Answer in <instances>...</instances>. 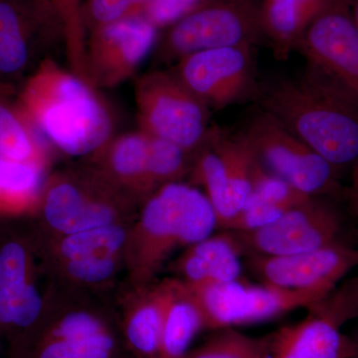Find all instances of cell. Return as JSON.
<instances>
[{"label": "cell", "mask_w": 358, "mask_h": 358, "mask_svg": "<svg viewBox=\"0 0 358 358\" xmlns=\"http://www.w3.org/2000/svg\"><path fill=\"white\" fill-rule=\"evenodd\" d=\"M166 301V280L145 291L127 310L122 339L134 358H159Z\"/></svg>", "instance_id": "d6986e66"}, {"label": "cell", "mask_w": 358, "mask_h": 358, "mask_svg": "<svg viewBox=\"0 0 358 358\" xmlns=\"http://www.w3.org/2000/svg\"><path fill=\"white\" fill-rule=\"evenodd\" d=\"M150 0H88L83 4L85 27L88 31L143 14Z\"/></svg>", "instance_id": "4dcf8cb0"}, {"label": "cell", "mask_w": 358, "mask_h": 358, "mask_svg": "<svg viewBox=\"0 0 358 358\" xmlns=\"http://www.w3.org/2000/svg\"><path fill=\"white\" fill-rule=\"evenodd\" d=\"M338 203L329 197L312 196L262 228L229 232L242 256L294 255L343 242L357 243Z\"/></svg>", "instance_id": "277c9868"}, {"label": "cell", "mask_w": 358, "mask_h": 358, "mask_svg": "<svg viewBox=\"0 0 358 358\" xmlns=\"http://www.w3.org/2000/svg\"><path fill=\"white\" fill-rule=\"evenodd\" d=\"M62 29L71 71L87 81L85 72L87 30L82 0H47Z\"/></svg>", "instance_id": "d4e9b609"}, {"label": "cell", "mask_w": 358, "mask_h": 358, "mask_svg": "<svg viewBox=\"0 0 358 358\" xmlns=\"http://www.w3.org/2000/svg\"><path fill=\"white\" fill-rule=\"evenodd\" d=\"M117 256L90 257L66 261V272L72 279L96 285L108 281L117 272Z\"/></svg>", "instance_id": "836d02e7"}, {"label": "cell", "mask_w": 358, "mask_h": 358, "mask_svg": "<svg viewBox=\"0 0 358 358\" xmlns=\"http://www.w3.org/2000/svg\"><path fill=\"white\" fill-rule=\"evenodd\" d=\"M37 1L41 2V3L46 4V6H49L48 2H47V0H37Z\"/></svg>", "instance_id": "ab89813d"}, {"label": "cell", "mask_w": 358, "mask_h": 358, "mask_svg": "<svg viewBox=\"0 0 358 358\" xmlns=\"http://www.w3.org/2000/svg\"><path fill=\"white\" fill-rule=\"evenodd\" d=\"M188 247L173 264L180 281L199 285L241 279L242 254L229 231L222 230Z\"/></svg>", "instance_id": "5bb4252c"}, {"label": "cell", "mask_w": 358, "mask_h": 358, "mask_svg": "<svg viewBox=\"0 0 358 358\" xmlns=\"http://www.w3.org/2000/svg\"><path fill=\"white\" fill-rule=\"evenodd\" d=\"M185 358H271L270 334L254 338L235 327L217 329L206 343Z\"/></svg>", "instance_id": "cb8c5ba5"}, {"label": "cell", "mask_w": 358, "mask_h": 358, "mask_svg": "<svg viewBox=\"0 0 358 358\" xmlns=\"http://www.w3.org/2000/svg\"><path fill=\"white\" fill-rule=\"evenodd\" d=\"M129 232L119 223L65 235L59 246L65 261L90 257L119 256L127 246Z\"/></svg>", "instance_id": "603a6c76"}, {"label": "cell", "mask_w": 358, "mask_h": 358, "mask_svg": "<svg viewBox=\"0 0 358 358\" xmlns=\"http://www.w3.org/2000/svg\"><path fill=\"white\" fill-rule=\"evenodd\" d=\"M331 293L320 289H288L245 282L235 327L258 324L281 317L296 308L313 307Z\"/></svg>", "instance_id": "7402d4cb"}, {"label": "cell", "mask_w": 358, "mask_h": 358, "mask_svg": "<svg viewBox=\"0 0 358 358\" xmlns=\"http://www.w3.org/2000/svg\"><path fill=\"white\" fill-rule=\"evenodd\" d=\"M141 131L196 152L210 129L209 108L176 75L155 71L136 83Z\"/></svg>", "instance_id": "8992f818"}, {"label": "cell", "mask_w": 358, "mask_h": 358, "mask_svg": "<svg viewBox=\"0 0 358 358\" xmlns=\"http://www.w3.org/2000/svg\"><path fill=\"white\" fill-rule=\"evenodd\" d=\"M202 329L203 315L188 287L178 279L166 280L159 358H185Z\"/></svg>", "instance_id": "2e32d148"}, {"label": "cell", "mask_w": 358, "mask_h": 358, "mask_svg": "<svg viewBox=\"0 0 358 358\" xmlns=\"http://www.w3.org/2000/svg\"><path fill=\"white\" fill-rule=\"evenodd\" d=\"M27 59L28 47L21 14L13 2L0 0V72H17Z\"/></svg>", "instance_id": "4316f807"}, {"label": "cell", "mask_w": 358, "mask_h": 358, "mask_svg": "<svg viewBox=\"0 0 358 358\" xmlns=\"http://www.w3.org/2000/svg\"><path fill=\"white\" fill-rule=\"evenodd\" d=\"M28 103L45 138L65 154H95L110 140L112 117L95 87L54 61L33 80Z\"/></svg>", "instance_id": "7a4b0ae2"}, {"label": "cell", "mask_w": 358, "mask_h": 358, "mask_svg": "<svg viewBox=\"0 0 358 358\" xmlns=\"http://www.w3.org/2000/svg\"><path fill=\"white\" fill-rule=\"evenodd\" d=\"M150 136L148 182L152 193L167 183L178 182L190 171V152L169 141Z\"/></svg>", "instance_id": "484cf974"}, {"label": "cell", "mask_w": 358, "mask_h": 358, "mask_svg": "<svg viewBox=\"0 0 358 358\" xmlns=\"http://www.w3.org/2000/svg\"><path fill=\"white\" fill-rule=\"evenodd\" d=\"M206 0H150L143 15L157 28L182 20L186 15L203 6Z\"/></svg>", "instance_id": "e575fe53"}, {"label": "cell", "mask_w": 358, "mask_h": 358, "mask_svg": "<svg viewBox=\"0 0 358 358\" xmlns=\"http://www.w3.org/2000/svg\"><path fill=\"white\" fill-rule=\"evenodd\" d=\"M38 148L41 147L34 143L15 115L0 106V155L13 162H27Z\"/></svg>", "instance_id": "f1b7e54d"}, {"label": "cell", "mask_w": 358, "mask_h": 358, "mask_svg": "<svg viewBox=\"0 0 358 358\" xmlns=\"http://www.w3.org/2000/svg\"><path fill=\"white\" fill-rule=\"evenodd\" d=\"M148 141L150 136L141 129L110 140L96 152L103 166L100 173L117 187L150 196Z\"/></svg>", "instance_id": "e0dca14e"}, {"label": "cell", "mask_w": 358, "mask_h": 358, "mask_svg": "<svg viewBox=\"0 0 358 358\" xmlns=\"http://www.w3.org/2000/svg\"><path fill=\"white\" fill-rule=\"evenodd\" d=\"M244 257L250 272L263 285L331 293L339 281L357 267L358 244L343 242L294 255Z\"/></svg>", "instance_id": "8fae6325"}, {"label": "cell", "mask_w": 358, "mask_h": 358, "mask_svg": "<svg viewBox=\"0 0 358 358\" xmlns=\"http://www.w3.org/2000/svg\"><path fill=\"white\" fill-rule=\"evenodd\" d=\"M242 133L264 166L308 196L343 201L345 187L338 169L289 131L279 120L260 110Z\"/></svg>", "instance_id": "5b68a950"}, {"label": "cell", "mask_w": 358, "mask_h": 358, "mask_svg": "<svg viewBox=\"0 0 358 358\" xmlns=\"http://www.w3.org/2000/svg\"><path fill=\"white\" fill-rule=\"evenodd\" d=\"M214 145L217 148L223 164L226 182V204L220 224L229 220L241 210L251 192V167L256 154L248 138L239 134L227 136L220 129H213Z\"/></svg>", "instance_id": "44dd1931"}, {"label": "cell", "mask_w": 358, "mask_h": 358, "mask_svg": "<svg viewBox=\"0 0 358 358\" xmlns=\"http://www.w3.org/2000/svg\"><path fill=\"white\" fill-rule=\"evenodd\" d=\"M41 169L28 162H13L0 155V192L13 196H31L38 190Z\"/></svg>", "instance_id": "1f68e13d"}, {"label": "cell", "mask_w": 358, "mask_h": 358, "mask_svg": "<svg viewBox=\"0 0 358 358\" xmlns=\"http://www.w3.org/2000/svg\"><path fill=\"white\" fill-rule=\"evenodd\" d=\"M44 334L69 341L86 358H134L109 324L88 310L60 315Z\"/></svg>", "instance_id": "ac0fdd59"}, {"label": "cell", "mask_w": 358, "mask_h": 358, "mask_svg": "<svg viewBox=\"0 0 358 358\" xmlns=\"http://www.w3.org/2000/svg\"><path fill=\"white\" fill-rule=\"evenodd\" d=\"M262 30V21L244 4L224 2L202 6L174 23L160 45L159 58L178 61L196 52L253 46Z\"/></svg>", "instance_id": "9c48e42d"}, {"label": "cell", "mask_w": 358, "mask_h": 358, "mask_svg": "<svg viewBox=\"0 0 358 358\" xmlns=\"http://www.w3.org/2000/svg\"><path fill=\"white\" fill-rule=\"evenodd\" d=\"M308 69L358 103V30L348 0H333L310 23L296 49Z\"/></svg>", "instance_id": "ba28073f"}, {"label": "cell", "mask_w": 358, "mask_h": 358, "mask_svg": "<svg viewBox=\"0 0 358 358\" xmlns=\"http://www.w3.org/2000/svg\"><path fill=\"white\" fill-rule=\"evenodd\" d=\"M250 181L251 193L270 203L279 205L288 210L312 197L268 171L257 155L252 164Z\"/></svg>", "instance_id": "83f0119b"}, {"label": "cell", "mask_w": 358, "mask_h": 358, "mask_svg": "<svg viewBox=\"0 0 358 358\" xmlns=\"http://www.w3.org/2000/svg\"><path fill=\"white\" fill-rule=\"evenodd\" d=\"M322 313L308 310L300 322L270 334L271 358H352L350 336Z\"/></svg>", "instance_id": "4fadbf2b"}, {"label": "cell", "mask_w": 358, "mask_h": 358, "mask_svg": "<svg viewBox=\"0 0 358 358\" xmlns=\"http://www.w3.org/2000/svg\"><path fill=\"white\" fill-rule=\"evenodd\" d=\"M157 29L138 14L90 31L85 58L88 83L114 87L133 76L155 46Z\"/></svg>", "instance_id": "30bf717a"}, {"label": "cell", "mask_w": 358, "mask_h": 358, "mask_svg": "<svg viewBox=\"0 0 358 358\" xmlns=\"http://www.w3.org/2000/svg\"><path fill=\"white\" fill-rule=\"evenodd\" d=\"M173 74L213 110L255 100L257 79L253 46L225 47L179 59Z\"/></svg>", "instance_id": "52a82bcc"}, {"label": "cell", "mask_w": 358, "mask_h": 358, "mask_svg": "<svg viewBox=\"0 0 358 358\" xmlns=\"http://www.w3.org/2000/svg\"><path fill=\"white\" fill-rule=\"evenodd\" d=\"M348 3L352 4V17L353 20H355V25H357L358 30V0H348Z\"/></svg>", "instance_id": "f35d334b"}, {"label": "cell", "mask_w": 358, "mask_h": 358, "mask_svg": "<svg viewBox=\"0 0 358 358\" xmlns=\"http://www.w3.org/2000/svg\"><path fill=\"white\" fill-rule=\"evenodd\" d=\"M42 310L41 296L26 282V255L20 244L9 243L0 252V324L29 329Z\"/></svg>", "instance_id": "9a60e30c"}, {"label": "cell", "mask_w": 358, "mask_h": 358, "mask_svg": "<svg viewBox=\"0 0 358 358\" xmlns=\"http://www.w3.org/2000/svg\"><path fill=\"white\" fill-rule=\"evenodd\" d=\"M352 167V182L350 187L345 188L343 201L345 203V212L348 224L358 243V159Z\"/></svg>", "instance_id": "8d00e7d4"}, {"label": "cell", "mask_w": 358, "mask_h": 358, "mask_svg": "<svg viewBox=\"0 0 358 358\" xmlns=\"http://www.w3.org/2000/svg\"><path fill=\"white\" fill-rule=\"evenodd\" d=\"M350 343H352V358H358V324L353 329L352 334H350Z\"/></svg>", "instance_id": "74e56055"}, {"label": "cell", "mask_w": 358, "mask_h": 358, "mask_svg": "<svg viewBox=\"0 0 358 358\" xmlns=\"http://www.w3.org/2000/svg\"><path fill=\"white\" fill-rule=\"evenodd\" d=\"M333 0H270L262 26L272 40L274 55L286 60L310 23Z\"/></svg>", "instance_id": "ffe728a7"}, {"label": "cell", "mask_w": 358, "mask_h": 358, "mask_svg": "<svg viewBox=\"0 0 358 358\" xmlns=\"http://www.w3.org/2000/svg\"><path fill=\"white\" fill-rule=\"evenodd\" d=\"M117 188L101 173L87 181L71 176L54 178L45 196V219L64 236L117 223Z\"/></svg>", "instance_id": "7c38bea8"}, {"label": "cell", "mask_w": 358, "mask_h": 358, "mask_svg": "<svg viewBox=\"0 0 358 358\" xmlns=\"http://www.w3.org/2000/svg\"><path fill=\"white\" fill-rule=\"evenodd\" d=\"M217 217L206 195L185 183L162 186L145 202L136 230V275L147 282L169 254L211 236Z\"/></svg>", "instance_id": "3957f363"}, {"label": "cell", "mask_w": 358, "mask_h": 358, "mask_svg": "<svg viewBox=\"0 0 358 358\" xmlns=\"http://www.w3.org/2000/svg\"><path fill=\"white\" fill-rule=\"evenodd\" d=\"M34 358H86L65 339L45 334L40 341Z\"/></svg>", "instance_id": "d590c367"}, {"label": "cell", "mask_w": 358, "mask_h": 358, "mask_svg": "<svg viewBox=\"0 0 358 358\" xmlns=\"http://www.w3.org/2000/svg\"><path fill=\"white\" fill-rule=\"evenodd\" d=\"M313 308L341 327L350 320L358 319V275L336 287Z\"/></svg>", "instance_id": "d6a6232c"}, {"label": "cell", "mask_w": 358, "mask_h": 358, "mask_svg": "<svg viewBox=\"0 0 358 358\" xmlns=\"http://www.w3.org/2000/svg\"><path fill=\"white\" fill-rule=\"evenodd\" d=\"M287 211L288 209L270 203L250 192L241 210L229 220L220 224L218 228L235 232H248L274 222Z\"/></svg>", "instance_id": "f546056e"}, {"label": "cell", "mask_w": 358, "mask_h": 358, "mask_svg": "<svg viewBox=\"0 0 358 358\" xmlns=\"http://www.w3.org/2000/svg\"><path fill=\"white\" fill-rule=\"evenodd\" d=\"M254 101L338 171L358 159V103L326 78L306 68L260 82Z\"/></svg>", "instance_id": "6da1fadb"}]
</instances>
